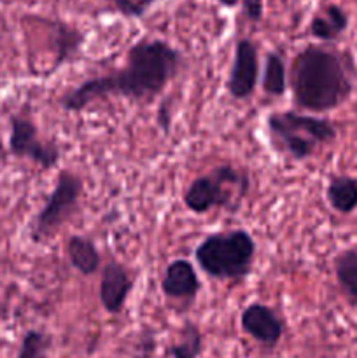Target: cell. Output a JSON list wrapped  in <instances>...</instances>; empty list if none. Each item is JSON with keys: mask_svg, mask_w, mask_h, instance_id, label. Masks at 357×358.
I'll use <instances>...</instances> for the list:
<instances>
[{"mask_svg": "<svg viewBox=\"0 0 357 358\" xmlns=\"http://www.w3.org/2000/svg\"><path fill=\"white\" fill-rule=\"evenodd\" d=\"M182 66V52L164 41H140L126 52L125 66L91 77L59 98L66 112H80L94 101L111 96L149 101L164 91Z\"/></svg>", "mask_w": 357, "mask_h": 358, "instance_id": "6da1fadb", "label": "cell"}, {"mask_svg": "<svg viewBox=\"0 0 357 358\" xmlns=\"http://www.w3.org/2000/svg\"><path fill=\"white\" fill-rule=\"evenodd\" d=\"M356 65L349 51L310 44L290 63V91L301 110L322 112L342 107L354 91Z\"/></svg>", "mask_w": 357, "mask_h": 358, "instance_id": "7a4b0ae2", "label": "cell"}, {"mask_svg": "<svg viewBox=\"0 0 357 358\" xmlns=\"http://www.w3.org/2000/svg\"><path fill=\"white\" fill-rule=\"evenodd\" d=\"M266 129L273 149L293 161L308 159L338 136V129L329 119L294 110L272 112L266 117Z\"/></svg>", "mask_w": 357, "mask_h": 358, "instance_id": "3957f363", "label": "cell"}, {"mask_svg": "<svg viewBox=\"0 0 357 358\" xmlns=\"http://www.w3.org/2000/svg\"><path fill=\"white\" fill-rule=\"evenodd\" d=\"M255 241L245 229L223 231L206 236L196 247L195 259L209 276L223 282H240L251 273Z\"/></svg>", "mask_w": 357, "mask_h": 358, "instance_id": "277c9868", "label": "cell"}, {"mask_svg": "<svg viewBox=\"0 0 357 358\" xmlns=\"http://www.w3.org/2000/svg\"><path fill=\"white\" fill-rule=\"evenodd\" d=\"M248 191V178L230 164H220L210 173L195 178L184 192V205L192 213L210 212L237 205Z\"/></svg>", "mask_w": 357, "mask_h": 358, "instance_id": "5b68a950", "label": "cell"}, {"mask_svg": "<svg viewBox=\"0 0 357 358\" xmlns=\"http://www.w3.org/2000/svg\"><path fill=\"white\" fill-rule=\"evenodd\" d=\"M83 189L84 184L79 175L70 170L59 171L55 187L30 226V238L34 243H42L55 236L59 227L77 212Z\"/></svg>", "mask_w": 357, "mask_h": 358, "instance_id": "8992f818", "label": "cell"}, {"mask_svg": "<svg viewBox=\"0 0 357 358\" xmlns=\"http://www.w3.org/2000/svg\"><path fill=\"white\" fill-rule=\"evenodd\" d=\"M9 150L13 156L31 161L44 170H49L59 161L58 147L55 143L42 142L38 138L37 126L27 115L10 117Z\"/></svg>", "mask_w": 357, "mask_h": 358, "instance_id": "52a82bcc", "label": "cell"}, {"mask_svg": "<svg viewBox=\"0 0 357 358\" xmlns=\"http://www.w3.org/2000/svg\"><path fill=\"white\" fill-rule=\"evenodd\" d=\"M259 80L258 48L251 38H240L234 45L233 65L227 77V91L234 100L252 96Z\"/></svg>", "mask_w": 357, "mask_h": 358, "instance_id": "ba28073f", "label": "cell"}, {"mask_svg": "<svg viewBox=\"0 0 357 358\" xmlns=\"http://www.w3.org/2000/svg\"><path fill=\"white\" fill-rule=\"evenodd\" d=\"M241 331L265 348L272 350L280 343L284 336V322L270 306L252 303L241 311Z\"/></svg>", "mask_w": 357, "mask_h": 358, "instance_id": "9c48e42d", "label": "cell"}, {"mask_svg": "<svg viewBox=\"0 0 357 358\" xmlns=\"http://www.w3.org/2000/svg\"><path fill=\"white\" fill-rule=\"evenodd\" d=\"M132 273L118 261L104 266L100 276V303L108 315H119L133 290Z\"/></svg>", "mask_w": 357, "mask_h": 358, "instance_id": "30bf717a", "label": "cell"}, {"mask_svg": "<svg viewBox=\"0 0 357 358\" xmlns=\"http://www.w3.org/2000/svg\"><path fill=\"white\" fill-rule=\"evenodd\" d=\"M200 289L202 282L188 259H175L167 266L161 278V290L164 297L184 303V306L189 308L195 303Z\"/></svg>", "mask_w": 357, "mask_h": 358, "instance_id": "8fae6325", "label": "cell"}, {"mask_svg": "<svg viewBox=\"0 0 357 358\" xmlns=\"http://www.w3.org/2000/svg\"><path fill=\"white\" fill-rule=\"evenodd\" d=\"M349 28V14L336 3H329L310 21V34L324 42L336 41Z\"/></svg>", "mask_w": 357, "mask_h": 358, "instance_id": "7c38bea8", "label": "cell"}, {"mask_svg": "<svg viewBox=\"0 0 357 358\" xmlns=\"http://www.w3.org/2000/svg\"><path fill=\"white\" fill-rule=\"evenodd\" d=\"M326 198L335 212L349 215L357 210V178L352 175H331Z\"/></svg>", "mask_w": 357, "mask_h": 358, "instance_id": "4fadbf2b", "label": "cell"}, {"mask_svg": "<svg viewBox=\"0 0 357 358\" xmlns=\"http://www.w3.org/2000/svg\"><path fill=\"white\" fill-rule=\"evenodd\" d=\"M66 255L76 271L83 276H91L98 271L102 264V255L97 245L84 236H70L66 240Z\"/></svg>", "mask_w": 357, "mask_h": 358, "instance_id": "5bb4252c", "label": "cell"}, {"mask_svg": "<svg viewBox=\"0 0 357 358\" xmlns=\"http://www.w3.org/2000/svg\"><path fill=\"white\" fill-rule=\"evenodd\" d=\"M335 276L343 296L350 303V306H357V250L346 248L340 252L332 261Z\"/></svg>", "mask_w": 357, "mask_h": 358, "instance_id": "9a60e30c", "label": "cell"}, {"mask_svg": "<svg viewBox=\"0 0 357 358\" xmlns=\"http://www.w3.org/2000/svg\"><path fill=\"white\" fill-rule=\"evenodd\" d=\"M52 38H55V63H52V70L59 69L65 62H70L72 56L77 55L80 44H83L84 37L80 31H77L76 28L69 27L65 23H55L52 27Z\"/></svg>", "mask_w": 357, "mask_h": 358, "instance_id": "2e32d148", "label": "cell"}, {"mask_svg": "<svg viewBox=\"0 0 357 358\" xmlns=\"http://www.w3.org/2000/svg\"><path fill=\"white\" fill-rule=\"evenodd\" d=\"M287 90V66L282 55L270 51L265 59L262 72V91L268 96H282Z\"/></svg>", "mask_w": 357, "mask_h": 358, "instance_id": "e0dca14e", "label": "cell"}, {"mask_svg": "<svg viewBox=\"0 0 357 358\" xmlns=\"http://www.w3.org/2000/svg\"><path fill=\"white\" fill-rule=\"evenodd\" d=\"M203 352V334L198 325L186 322L178 331V339L170 346L172 358H198Z\"/></svg>", "mask_w": 357, "mask_h": 358, "instance_id": "ac0fdd59", "label": "cell"}, {"mask_svg": "<svg viewBox=\"0 0 357 358\" xmlns=\"http://www.w3.org/2000/svg\"><path fill=\"white\" fill-rule=\"evenodd\" d=\"M51 338L46 332L30 329L23 334L16 358H49Z\"/></svg>", "mask_w": 357, "mask_h": 358, "instance_id": "d6986e66", "label": "cell"}, {"mask_svg": "<svg viewBox=\"0 0 357 358\" xmlns=\"http://www.w3.org/2000/svg\"><path fill=\"white\" fill-rule=\"evenodd\" d=\"M126 17H142L156 0H105Z\"/></svg>", "mask_w": 357, "mask_h": 358, "instance_id": "ffe728a7", "label": "cell"}, {"mask_svg": "<svg viewBox=\"0 0 357 358\" xmlns=\"http://www.w3.org/2000/svg\"><path fill=\"white\" fill-rule=\"evenodd\" d=\"M245 17L252 23H258L262 17V0H240Z\"/></svg>", "mask_w": 357, "mask_h": 358, "instance_id": "44dd1931", "label": "cell"}, {"mask_svg": "<svg viewBox=\"0 0 357 358\" xmlns=\"http://www.w3.org/2000/svg\"><path fill=\"white\" fill-rule=\"evenodd\" d=\"M158 124H160L161 131L164 133V135H168L170 133V126H172V105H170V100H163L161 101L160 108H158Z\"/></svg>", "mask_w": 357, "mask_h": 358, "instance_id": "7402d4cb", "label": "cell"}, {"mask_svg": "<svg viewBox=\"0 0 357 358\" xmlns=\"http://www.w3.org/2000/svg\"><path fill=\"white\" fill-rule=\"evenodd\" d=\"M140 348H142V352H140V355H136L135 358H140V357H149V355H153V352H154V336H153V332H147L146 336H144L142 339H140Z\"/></svg>", "mask_w": 357, "mask_h": 358, "instance_id": "603a6c76", "label": "cell"}, {"mask_svg": "<svg viewBox=\"0 0 357 358\" xmlns=\"http://www.w3.org/2000/svg\"><path fill=\"white\" fill-rule=\"evenodd\" d=\"M217 2H219L220 6L227 7V9H233L234 6H238V2H240V0H217Z\"/></svg>", "mask_w": 357, "mask_h": 358, "instance_id": "cb8c5ba5", "label": "cell"}, {"mask_svg": "<svg viewBox=\"0 0 357 358\" xmlns=\"http://www.w3.org/2000/svg\"><path fill=\"white\" fill-rule=\"evenodd\" d=\"M356 48H357V44H356Z\"/></svg>", "mask_w": 357, "mask_h": 358, "instance_id": "d4e9b609", "label": "cell"}]
</instances>
